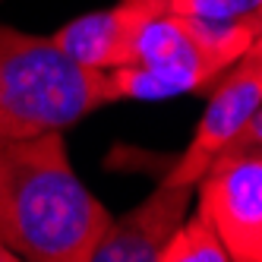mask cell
I'll return each mask as SVG.
<instances>
[{
  "label": "cell",
  "instance_id": "1",
  "mask_svg": "<svg viewBox=\"0 0 262 262\" xmlns=\"http://www.w3.org/2000/svg\"><path fill=\"white\" fill-rule=\"evenodd\" d=\"M111 212L76 177L63 133L0 142V243L32 262H92Z\"/></svg>",
  "mask_w": 262,
  "mask_h": 262
},
{
  "label": "cell",
  "instance_id": "2",
  "mask_svg": "<svg viewBox=\"0 0 262 262\" xmlns=\"http://www.w3.org/2000/svg\"><path fill=\"white\" fill-rule=\"evenodd\" d=\"M111 104L104 70H89L54 38L0 26V142L63 133Z\"/></svg>",
  "mask_w": 262,
  "mask_h": 262
},
{
  "label": "cell",
  "instance_id": "3",
  "mask_svg": "<svg viewBox=\"0 0 262 262\" xmlns=\"http://www.w3.org/2000/svg\"><path fill=\"white\" fill-rule=\"evenodd\" d=\"M259 101H262V45L253 41L212 82L209 104L196 123V133L190 145L180 152V158L171 164V171L164 174V180L180 186H196L205 167L240 133V126L250 120Z\"/></svg>",
  "mask_w": 262,
  "mask_h": 262
},
{
  "label": "cell",
  "instance_id": "4",
  "mask_svg": "<svg viewBox=\"0 0 262 262\" xmlns=\"http://www.w3.org/2000/svg\"><path fill=\"white\" fill-rule=\"evenodd\" d=\"M193 190L231 259L262 262V158H218Z\"/></svg>",
  "mask_w": 262,
  "mask_h": 262
},
{
  "label": "cell",
  "instance_id": "5",
  "mask_svg": "<svg viewBox=\"0 0 262 262\" xmlns=\"http://www.w3.org/2000/svg\"><path fill=\"white\" fill-rule=\"evenodd\" d=\"M193 186L161 180L155 193L142 199L133 212L111 218L92 262H158L164 243L183 224L193 202Z\"/></svg>",
  "mask_w": 262,
  "mask_h": 262
},
{
  "label": "cell",
  "instance_id": "6",
  "mask_svg": "<svg viewBox=\"0 0 262 262\" xmlns=\"http://www.w3.org/2000/svg\"><path fill=\"white\" fill-rule=\"evenodd\" d=\"M142 23H145L142 16L114 4L111 10L85 13L79 19H70L51 38L63 54H70L76 63L89 70H114V67L129 63Z\"/></svg>",
  "mask_w": 262,
  "mask_h": 262
},
{
  "label": "cell",
  "instance_id": "7",
  "mask_svg": "<svg viewBox=\"0 0 262 262\" xmlns=\"http://www.w3.org/2000/svg\"><path fill=\"white\" fill-rule=\"evenodd\" d=\"M158 262H231L228 247L199 209L193 218H183L174 237L164 243Z\"/></svg>",
  "mask_w": 262,
  "mask_h": 262
},
{
  "label": "cell",
  "instance_id": "8",
  "mask_svg": "<svg viewBox=\"0 0 262 262\" xmlns=\"http://www.w3.org/2000/svg\"><path fill=\"white\" fill-rule=\"evenodd\" d=\"M171 13L196 16L215 23H259L262 26V0H174Z\"/></svg>",
  "mask_w": 262,
  "mask_h": 262
},
{
  "label": "cell",
  "instance_id": "9",
  "mask_svg": "<svg viewBox=\"0 0 262 262\" xmlns=\"http://www.w3.org/2000/svg\"><path fill=\"white\" fill-rule=\"evenodd\" d=\"M218 158H262V101L250 114V120L240 126V133L215 155Z\"/></svg>",
  "mask_w": 262,
  "mask_h": 262
},
{
  "label": "cell",
  "instance_id": "10",
  "mask_svg": "<svg viewBox=\"0 0 262 262\" xmlns=\"http://www.w3.org/2000/svg\"><path fill=\"white\" fill-rule=\"evenodd\" d=\"M117 4L126 7L129 13L142 16V19H155V16L171 13V4H174V0H117Z\"/></svg>",
  "mask_w": 262,
  "mask_h": 262
},
{
  "label": "cell",
  "instance_id": "11",
  "mask_svg": "<svg viewBox=\"0 0 262 262\" xmlns=\"http://www.w3.org/2000/svg\"><path fill=\"white\" fill-rule=\"evenodd\" d=\"M16 259H19V256H16L10 247H4V243H0V262H16Z\"/></svg>",
  "mask_w": 262,
  "mask_h": 262
},
{
  "label": "cell",
  "instance_id": "12",
  "mask_svg": "<svg viewBox=\"0 0 262 262\" xmlns=\"http://www.w3.org/2000/svg\"><path fill=\"white\" fill-rule=\"evenodd\" d=\"M256 41H259V45H262V32H259V35H256Z\"/></svg>",
  "mask_w": 262,
  "mask_h": 262
}]
</instances>
